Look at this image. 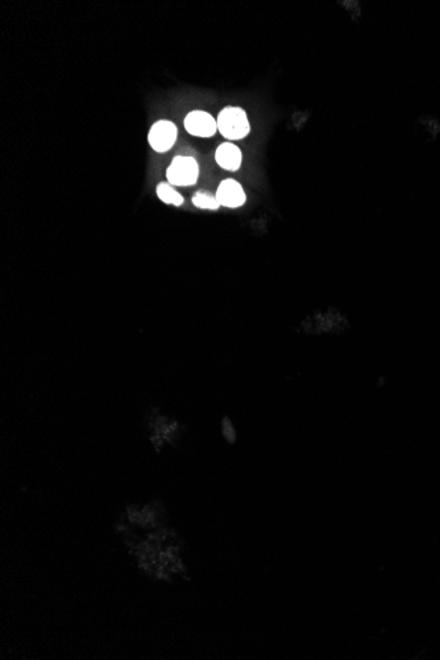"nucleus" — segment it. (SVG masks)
<instances>
[{
  "mask_svg": "<svg viewBox=\"0 0 440 660\" xmlns=\"http://www.w3.org/2000/svg\"><path fill=\"white\" fill-rule=\"evenodd\" d=\"M218 131L228 140H242L251 131V124L240 107H226L218 116Z\"/></svg>",
  "mask_w": 440,
  "mask_h": 660,
  "instance_id": "nucleus-1",
  "label": "nucleus"
},
{
  "mask_svg": "<svg viewBox=\"0 0 440 660\" xmlns=\"http://www.w3.org/2000/svg\"><path fill=\"white\" fill-rule=\"evenodd\" d=\"M169 183L176 186H193L199 177V165L194 157L177 156L166 170Z\"/></svg>",
  "mask_w": 440,
  "mask_h": 660,
  "instance_id": "nucleus-2",
  "label": "nucleus"
},
{
  "mask_svg": "<svg viewBox=\"0 0 440 660\" xmlns=\"http://www.w3.org/2000/svg\"><path fill=\"white\" fill-rule=\"evenodd\" d=\"M178 129L176 124L169 120H160L154 123L148 134V141L156 152H167L176 143Z\"/></svg>",
  "mask_w": 440,
  "mask_h": 660,
  "instance_id": "nucleus-3",
  "label": "nucleus"
},
{
  "mask_svg": "<svg viewBox=\"0 0 440 660\" xmlns=\"http://www.w3.org/2000/svg\"><path fill=\"white\" fill-rule=\"evenodd\" d=\"M185 128L187 132L198 137H211L218 131V122L209 115V112H190L185 119Z\"/></svg>",
  "mask_w": 440,
  "mask_h": 660,
  "instance_id": "nucleus-4",
  "label": "nucleus"
},
{
  "mask_svg": "<svg viewBox=\"0 0 440 660\" xmlns=\"http://www.w3.org/2000/svg\"><path fill=\"white\" fill-rule=\"evenodd\" d=\"M216 199L219 201L220 206L236 209L245 203V192L238 181L226 179L218 188Z\"/></svg>",
  "mask_w": 440,
  "mask_h": 660,
  "instance_id": "nucleus-5",
  "label": "nucleus"
},
{
  "mask_svg": "<svg viewBox=\"0 0 440 660\" xmlns=\"http://www.w3.org/2000/svg\"><path fill=\"white\" fill-rule=\"evenodd\" d=\"M215 160L220 168L236 171L242 167V150L232 143H224L216 149Z\"/></svg>",
  "mask_w": 440,
  "mask_h": 660,
  "instance_id": "nucleus-6",
  "label": "nucleus"
},
{
  "mask_svg": "<svg viewBox=\"0 0 440 660\" xmlns=\"http://www.w3.org/2000/svg\"><path fill=\"white\" fill-rule=\"evenodd\" d=\"M157 195L158 198L169 204L174 206H181L184 203V198L181 194H178L169 183H160L157 186Z\"/></svg>",
  "mask_w": 440,
  "mask_h": 660,
  "instance_id": "nucleus-7",
  "label": "nucleus"
},
{
  "mask_svg": "<svg viewBox=\"0 0 440 660\" xmlns=\"http://www.w3.org/2000/svg\"><path fill=\"white\" fill-rule=\"evenodd\" d=\"M193 204L203 210H218L220 206L216 197L209 195V192H197L193 197Z\"/></svg>",
  "mask_w": 440,
  "mask_h": 660,
  "instance_id": "nucleus-8",
  "label": "nucleus"
}]
</instances>
